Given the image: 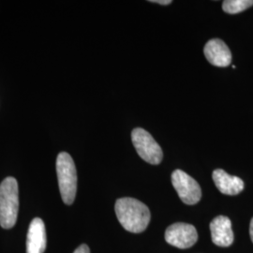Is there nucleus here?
Wrapping results in <instances>:
<instances>
[{
  "label": "nucleus",
  "mask_w": 253,
  "mask_h": 253,
  "mask_svg": "<svg viewBox=\"0 0 253 253\" xmlns=\"http://www.w3.org/2000/svg\"><path fill=\"white\" fill-rule=\"evenodd\" d=\"M131 140L137 153L145 162L154 165L162 163L163 150L149 132L136 127L131 132Z\"/></svg>",
  "instance_id": "4"
},
{
  "label": "nucleus",
  "mask_w": 253,
  "mask_h": 253,
  "mask_svg": "<svg viewBox=\"0 0 253 253\" xmlns=\"http://www.w3.org/2000/svg\"><path fill=\"white\" fill-rule=\"evenodd\" d=\"M165 240L178 249H189L198 240L197 230L191 224L177 222L166 229Z\"/></svg>",
  "instance_id": "6"
},
{
  "label": "nucleus",
  "mask_w": 253,
  "mask_h": 253,
  "mask_svg": "<svg viewBox=\"0 0 253 253\" xmlns=\"http://www.w3.org/2000/svg\"><path fill=\"white\" fill-rule=\"evenodd\" d=\"M172 183L181 201L186 205L192 206L201 200L202 190L199 184L188 173L175 170L172 173Z\"/></svg>",
  "instance_id": "5"
},
{
  "label": "nucleus",
  "mask_w": 253,
  "mask_h": 253,
  "mask_svg": "<svg viewBox=\"0 0 253 253\" xmlns=\"http://www.w3.org/2000/svg\"><path fill=\"white\" fill-rule=\"evenodd\" d=\"M204 53L209 63L217 67H227L232 62V54L224 42L218 39L210 40L205 46Z\"/></svg>",
  "instance_id": "7"
},
{
  "label": "nucleus",
  "mask_w": 253,
  "mask_h": 253,
  "mask_svg": "<svg viewBox=\"0 0 253 253\" xmlns=\"http://www.w3.org/2000/svg\"><path fill=\"white\" fill-rule=\"evenodd\" d=\"M253 6V0H226L222 4L223 10L230 14H236Z\"/></svg>",
  "instance_id": "11"
},
{
  "label": "nucleus",
  "mask_w": 253,
  "mask_h": 253,
  "mask_svg": "<svg viewBox=\"0 0 253 253\" xmlns=\"http://www.w3.org/2000/svg\"><path fill=\"white\" fill-rule=\"evenodd\" d=\"M250 235H251V238L253 242V217L251 221V225H250Z\"/></svg>",
  "instance_id": "14"
},
{
  "label": "nucleus",
  "mask_w": 253,
  "mask_h": 253,
  "mask_svg": "<svg viewBox=\"0 0 253 253\" xmlns=\"http://www.w3.org/2000/svg\"><path fill=\"white\" fill-rule=\"evenodd\" d=\"M19 210L17 180L7 177L0 184V225L10 229L15 225Z\"/></svg>",
  "instance_id": "2"
},
{
  "label": "nucleus",
  "mask_w": 253,
  "mask_h": 253,
  "mask_svg": "<svg viewBox=\"0 0 253 253\" xmlns=\"http://www.w3.org/2000/svg\"><path fill=\"white\" fill-rule=\"evenodd\" d=\"M46 249V231L42 218H34L28 228L27 253H43Z\"/></svg>",
  "instance_id": "9"
},
{
  "label": "nucleus",
  "mask_w": 253,
  "mask_h": 253,
  "mask_svg": "<svg viewBox=\"0 0 253 253\" xmlns=\"http://www.w3.org/2000/svg\"><path fill=\"white\" fill-rule=\"evenodd\" d=\"M151 2H153V3H158V4H161V5H169V4H171V3H172V1H171V0H157V1L152 0Z\"/></svg>",
  "instance_id": "13"
},
{
  "label": "nucleus",
  "mask_w": 253,
  "mask_h": 253,
  "mask_svg": "<svg viewBox=\"0 0 253 253\" xmlns=\"http://www.w3.org/2000/svg\"><path fill=\"white\" fill-rule=\"evenodd\" d=\"M56 172L60 194L66 205H72L77 190V172L70 154L61 152L56 159Z\"/></svg>",
  "instance_id": "3"
},
{
  "label": "nucleus",
  "mask_w": 253,
  "mask_h": 253,
  "mask_svg": "<svg viewBox=\"0 0 253 253\" xmlns=\"http://www.w3.org/2000/svg\"><path fill=\"white\" fill-rule=\"evenodd\" d=\"M212 241L218 247H229L234 242V232L230 218L218 216L210 222Z\"/></svg>",
  "instance_id": "8"
},
{
  "label": "nucleus",
  "mask_w": 253,
  "mask_h": 253,
  "mask_svg": "<svg viewBox=\"0 0 253 253\" xmlns=\"http://www.w3.org/2000/svg\"><path fill=\"white\" fill-rule=\"evenodd\" d=\"M116 214L120 224L127 232L139 234L148 226L151 215L144 203L133 198H121L116 203Z\"/></svg>",
  "instance_id": "1"
},
{
  "label": "nucleus",
  "mask_w": 253,
  "mask_h": 253,
  "mask_svg": "<svg viewBox=\"0 0 253 253\" xmlns=\"http://www.w3.org/2000/svg\"><path fill=\"white\" fill-rule=\"evenodd\" d=\"M73 253H90V251L86 245L83 244L80 247H78Z\"/></svg>",
  "instance_id": "12"
},
{
  "label": "nucleus",
  "mask_w": 253,
  "mask_h": 253,
  "mask_svg": "<svg viewBox=\"0 0 253 253\" xmlns=\"http://www.w3.org/2000/svg\"><path fill=\"white\" fill-rule=\"evenodd\" d=\"M215 185L221 193L226 195H237L244 190V182L234 175H230L221 169H217L212 173Z\"/></svg>",
  "instance_id": "10"
}]
</instances>
